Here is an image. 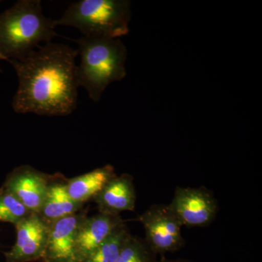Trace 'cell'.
<instances>
[{
    "label": "cell",
    "mask_w": 262,
    "mask_h": 262,
    "mask_svg": "<svg viewBox=\"0 0 262 262\" xmlns=\"http://www.w3.org/2000/svg\"><path fill=\"white\" fill-rule=\"evenodd\" d=\"M128 0H80L72 3L57 26L74 27L87 37L120 38L128 34Z\"/></svg>",
    "instance_id": "4"
},
{
    "label": "cell",
    "mask_w": 262,
    "mask_h": 262,
    "mask_svg": "<svg viewBox=\"0 0 262 262\" xmlns=\"http://www.w3.org/2000/svg\"><path fill=\"white\" fill-rule=\"evenodd\" d=\"M130 231L125 222L119 225L89 256L80 262H115L130 238Z\"/></svg>",
    "instance_id": "14"
},
{
    "label": "cell",
    "mask_w": 262,
    "mask_h": 262,
    "mask_svg": "<svg viewBox=\"0 0 262 262\" xmlns=\"http://www.w3.org/2000/svg\"><path fill=\"white\" fill-rule=\"evenodd\" d=\"M168 207L182 227L190 228L211 225L219 211L218 201L203 187H177Z\"/></svg>",
    "instance_id": "6"
},
{
    "label": "cell",
    "mask_w": 262,
    "mask_h": 262,
    "mask_svg": "<svg viewBox=\"0 0 262 262\" xmlns=\"http://www.w3.org/2000/svg\"><path fill=\"white\" fill-rule=\"evenodd\" d=\"M158 262H192L187 259H168V258H163L158 260Z\"/></svg>",
    "instance_id": "17"
},
{
    "label": "cell",
    "mask_w": 262,
    "mask_h": 262,
    "mask_svg": "<svg viewBox=\"0 0 262 262\" xmlns=\"http://www.w3.org/2000/svg\"><path fill=\"white\" fill-rule=\"evenodd\" d=\"M16 241L8 252L6 262H29L43 259L49 225L38 213H32L15 225Z\"/></svg>",
    "instance_id": "7"
},
{
    "label": "cell",
    "mask_w": 262,
    "mask_h": 262,
    "mask_svg": "<svg viewBox=\"0 0 262 262\" xmlns=\"http://www.w3.org/2000/svg\"><path fill=\"white\" fill-rule=\"evenodd\" d=\"M56 20L43 14L39 0H20L0 15V53L5 61L21 60L57 36Z\"/></svg>",
    "instance_id": "2"
},
{
    "label": "cell",
    "mask_w": 262,
    "mask_h": 262,
    "mask_svg": "<svg viewBox=\"0 0 262 262\" xmlns=\"http://www.w3.org/2000/svg\"><path fill=\"white\" fill-rule=\"evenodd\" d=\"M51 178V176L30 165H20L7 176L2 187L13 194L29 211L39 213Z\"/></svg>",
    "instance_id": "8"
},
{
    "label": "cell",
    "mask_w": 262,
    "mask_h": 262,
    "mask_svg": "<svg viewBox=\"0 0 262 262\" xmlns=\"http://www.w3.org/2000/svg\"><path fill=\"white\" fill-rule=\"evenodd\" d=\"M77 50L58 43L39 46L21 60H11L18 78L13 100L16 113L66 116L77 108Z\"/></svg>",
    "instance_id": "1"
},
{
    "label": "cell",
    "mask_w": 262,
    "mask_h": 262,
    "mask_svg": "<svg viewBox=\"0 0 262 262\" xmlns=\"http://www.w3.org/2000/svg\"><path fill=\"white\" fill-rule=\"evenodd\" d=\"M81 210L49 225L44 262H77L76 239L81 224L87 217Z\"/></svg>",
    "instance_id": "9"
},
{
    "label": "cell",
    "mask_w": 262,
    "mask_h": 262,
    "mask_svg": "<svg viewBox=\"0 0 262 262\" xmlns=\"http://www.w3.org/2000/svg\"><path fill=\"white\" fill-rule=\"evenodd\" d=\"M99 213L120 215L121 212L134 211L136 194L134 179L127 173L114 177L93 200Z\"/></svg>",
    "instance_id": "11"
},
{
    "label": "cell",
    "mask_w": 262,
    "mask_h": 262,
    "mask_svg": "<svg viewBox=\"0 0 262 262\" xmlns=\"http://www.w3.org/2000/svg\"><path fill=\"white\" fill-rule=\"evenodd\" d=\"M120 215L98 213L87 216L81 224L76 239V260L82 261L94 252L115 228L124 223Z\"/></svg>",
    "instance_id": "10"
},
{
    "label": "cell",
    "mask_w": 262,
    "mask_h": 262,
    "mask_svg": "<svg viewBox=\"0 0 262 262\" xmlns=\"http://www.w3.org/2000/svg\"><path fill=\"white\" fill-rule=\"evenodd\" d=\"M155 254L144 239L131 235L115 262H158Z\"/></svg>",
    "instance_id": "16"
},
{
    "label": "cell",
    "mask_w": 262,
    "mask_h": 262,
    "mask_svg": "<svg viewBox=\"0 0 262 262\" xmlns=\"http://www.w3.org/2000/svg\"><path fill=\"white\" fill-rule=\"evenodd\" d=\"M79 87L84 88L94 102L101 99L108 84L122 80L126 76L127 49L120 38L87 37L76 40Z\"/></svg>",
    "instance_id": "3"
},
{
    "label": "cell",
    "mask_w": 262,
    "mask_h": 262,
    "mask_svg": "<svg viewBox=\"0 0 262 262\" xmlns=\"http://www.w3.org/2000/svg\"><path fill=\"white\" fill-rule=\"evenodd\" d=\"M84 205L76 203L67 192V179L61 174L51 176L47 194L38 213L48 225L83 209Z\"/></svg>",
    "instance_id": "12"
},
{
    "label": "cell",
    "mask_w": 262,
    "mask_h": 262,
    "mask_svg": "<svg viewBox=\"0 0 262 262\" xmlns=\"http://www.w3.org/2000/svg\"><path fill=\"white\" fill-rule=\"evenodd\" d=\"M144 231L146 244L158 256L175 252L184 247L182 225L168 205H152L139 217Z\"/></svg>",
    "instance_id": "5"
},
{
    "label": "cell",
    "mask_w": 262,
    "mask_h": 262,
    "mask_svg": "<svg viewBox=\"0 0 262 262\" xmlns=\"http://www.w3.org/2000/svg\"><path fill=\"white\" fill-rule=\"evenodd\" d=\"M32 213L11 193L0 187V222L17 225Z\"/></svg>",
    "instance_id": "15"
},
{
    "label": "cell",
    "mask_w": 262,
    "mask_h": 262,
    "mask_svg": "<svg viewBox=\"0 0 262 262\" xmlns=\"http://www.w3.org/2000/svg\"><path fill=\"white\" fill-rule=\"evenodd\" d=\"M116 176L113 165H106L89 173L67 179V192L76 203L84 205L94 200L105 185Z\"/></svg>",
    "instance_id": "13"
},
{
    "label": "cell",
    "mask_w": 262,
    "mask_h": 262,
    "mask_svg": "<svg viewBox=\"0 0 262 262\" xmlns=\"http://www.w3.org/2000/svg\"><path fill=\"white\" fill-rule=\"evenodd\" d=\"M0 60H5L4 57L1 54V53H0Z\"/></svg>",
    "instance_id": "18"
}]
</instances>
